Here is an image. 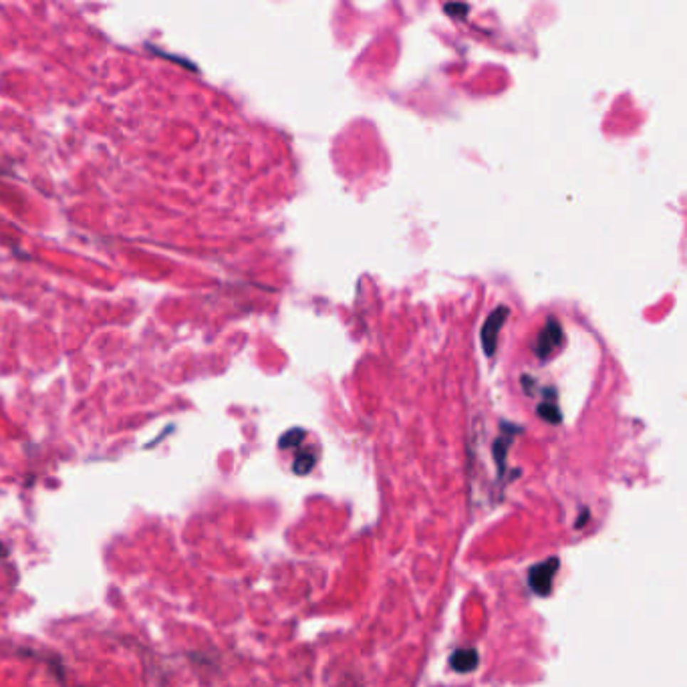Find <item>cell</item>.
I'll return each mask as SVG.
<instances>
[{"instance_id": "5", "label": "cell", "mask_w": 687, "mask_h": 687, "mask_svg": "<svg viewBox=\"0 0 687 687\" xmlns=\"http://www.w3.org/2000/svg\"><path fill=\"white\" fill-rule=\"evenodd\" d=\"M303 439H305V431H303V429H290V431H286L283 439H280V448H288V446L295 448Z\"/></svg>"}, {"instance_id": "2", "label": "cell", "mask_w": 687, "mask_h": 687, "mask_svg": "<svg viewBox=\"0 0 687 687\" xmlns=\"http://www.w3.org/2000/svg\"><path fill=\"white\" fill-rule=\"evenodd\" d=\"M557 569H558V560H555V558H550V560H546V562H542V565L534 567V569L530 570V587H533L536 592H542V594H546L548 589H550V584H552V579H555V572H557Z\"/></svg>"}, {"instance_id": "1", "label": "cell", "mask_w": 687, "mask_h": 687, "mask_svg": "<svg viewBox=\"0 0 687 687\" xmlns=\"http://www.w3.org/2000/svg\"><path fill=\"white\" fill-rule=\"evenodd\" d=\"M560 339H562V329H560V325L558 322H555V320H548L546 322V327L540 331V335H538V341H536V345H534V353L538 357H548L555 349H557V345L560 343Z\"/></svg>"}, {"instance_id": "3", "label": "cell", "mask_w": 687, "mask_h": 687, "mask_svg": "<svg viewBox=\"0 0 687 687\" xmlns=\"http://www.w3.org/2000/svg\"><path fill=\"white\" fill-rule=\"evenodd\" d=\"M506 317V308H498L496 313L488 319L486 327L482 331V341H484V349L486 353H494V347H496V332L498 329L502 327V319Z\"/></svg>"}, {"instance_id": "4", "label": "cell", "mask_w": 687, "mask_h": 687, "mask_svg": "<svg viewBox=\"0 0 687 687\" xmlns=\"http://www.w3.org/2000/svg\"><path fill=\"white\" fill-rule=\"evenodd\" d=\"M451 667L460 673H466V671H472L476 665H478V653L474 649H460L451 655Z\"/></svg>"}]
</instances>
